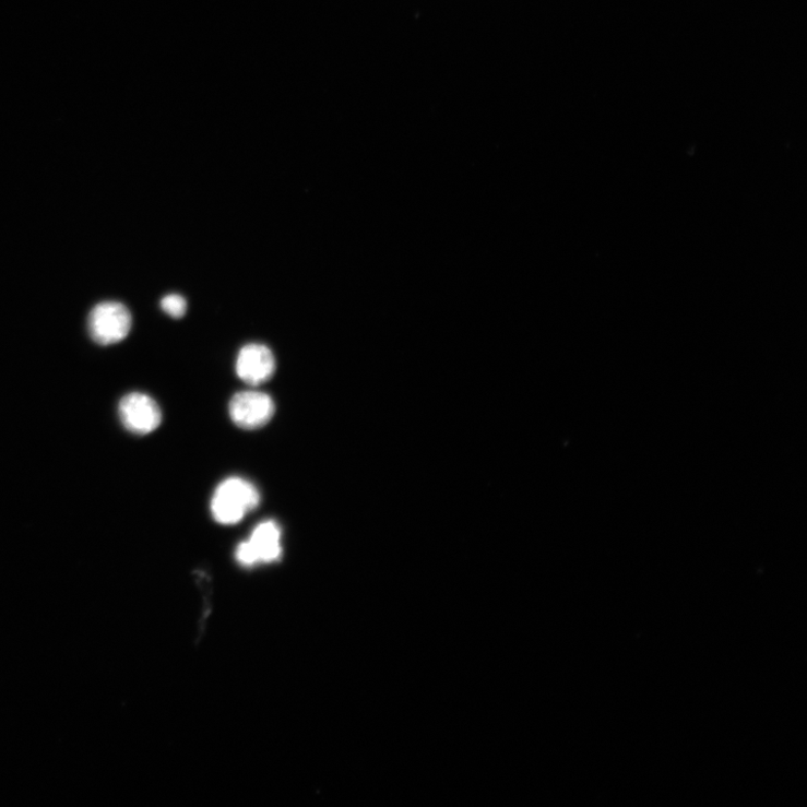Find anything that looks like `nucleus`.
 Segmentation results:
<instances>
[{
  "label": "nucleus",
  "mask_w": 807,
  "mask_h": 807,
  "mask_svg": "<svg viewBox=\"0 0 807 807\" xmlns=\"http://www.w3.org/2000/svg\"><path fill=\"white\" fill-rule=\"evenodd\" d=\"M275 414L273 399L263 392L245 391L237 393L229 403V415L242 430H259L271 422Z\"/></svg>",
  "instance_id": "20e7f679"
},
{
  "label": "nucleus",
  "mask_w": 807,
  "mask_h": 807,
  "mask_svg": "<svg viewBox=\"0 0 807 807\" xmlns=\"http://www.w3.org/2000/svg\"><path fill=\"white\" fill-rule=\"evenodd\" d=\"M261 503L257 486L240 477L225 479L212 496L210 508L214 520L226 526L236 525Z\"/></svg>",
  "instance_id": "f257e3e1"
},
{
  "label": "nucleus",
  "mask_w": 807,
  "mask_h": 807,
  "mask_svg": "<svg viewBox=\"0 0 807 807\" xmlns=\"http://www.w3.org/2000/svg\"><path fill=\"white\" fill-rule=\"evenodd\" d=\"M132 315L118 302H104L95 307L90 316V333L94 342L110 346L122 342L132 329Z\"/></svg>",
  "instance_id": "7ed1b4c3"
},
{
  "label": "nucleus",
  "mask_w": 807,
  "mask_h": 807,
  "mask_svg": "<svg viewBox=\"0 0 807 807\" xmlns=\"http://www.w3.org/2000/svg\"><path fill=\"white\" fill-rule=\"evenodd\" d=\"M276 370V361L272 351L261 344H249L242 347L237 356L236 372L250 387L265 384Z\"/></svg>",
  "instance_id": "423d86ee"
},
{
  "label": "nucleus",
  "mask_w": 807,
  "mask_h": 807,
  "mask_svg": "<svg viewBox=\"0 0 807 807\" xmlns=\"http://www.w3.org/2000/svg\"><path fill=\"white\" fill-rule=\"evenodd\" d=\"M118 413L124 429L138 436L154 432L162 423L158 404L143 393L126 395L119 403Z\"/></svg>",
  "instance_id": "39448f33"
},
{
  "label": "nucleus",
  "mask_w": 807,
  "mask_h": 807,
  "mask_svg": "<svg viewBox=\"0 0 807 807\" xmlns=\"http://www.w3.org/2000/svg\"><path fill=\"white\" fill-rule=\"evenodd\" d=\"M162 310L174 319H181L188 311L187 300L182 295L168 294L161 301Z\"/></svg>",
  "instance_id": "0eeeda50"
},
{
  "label": "nucleus",
  "mask_w": 807,
  "mask_h": 807,
  "mask_svg": "<svg viewBox=\"0 0 807 807\" xmlns=\"http://www.w3.org/2000/svg\"><path fill=\"white\" fill-rule=\"evenodd\" d=\"M282 556V529L270 520L254 527L250 537L235 550L236 561L245 568L275 563Z\"/></svg>",
  "instance_id": "f03ea898"
}]
</instances>
